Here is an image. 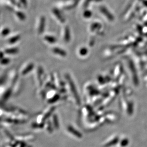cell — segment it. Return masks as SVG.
<instances>
[{
    "label": "cell",
    "mask_w": 147,
    "mask_h": 147,
    "mask_svg": "<svg viewBox=\"0 0 147 147\" xmlns=\"http://www.w3.org/2000/svg\"><path fill=\"white\" fill-rule=\"evenodd\" d=\"M34 65L32 62H27L23 64L19 70L20 76H26L34 69Z\"/></svg>",
    "instance_id": "cell-1"
},
{
    "label": "cell",
    "mask_w": 147,
    "mask_h": 147,
    "mask_svg": "<svg viewBox=\"0 0 147 147\" xmlns=\"http://www.w3.org/2000/svg\"><path fill=\"white\" fill-rule=\"evenodd\" d=\"M67 78L68 81V85L69 86L70 88L71 89V92L73 95L74 97H75V100L76 101V103L79 104L80 103V100L79 96L78 94V92L76 91L75 85H74L73 82L71 78H70L69 77H67Z\"/></svg>",
    "instance_id": "cell-2"
},
{
    "label": "cell",
    "mask_w": 147,
    "mask_h": 147,
    "mask_svg": "<svg viewBox=\"0 0 147 147\" xmlns=\"http://www.w3.org/2000/svg\"><path fill=\"white\" fill-rule=\"evenodd\" d=\"M3 52L7 55H15L18 53L19 49L16 47H8L4 49Z\"/></svg>",
    "instance_id": "cell-3"
},
{
    "label": "cell",
    "mask_w": 147,
    "mask_h": 147,
    "mask_svg": "<svg viewBox=\"0 0 147 147\" xmlns=\"http://www.w3.org/2000/svg\"><path fill=\"white\" fill-rule=\"evenodd\" d=\"M42 70L40 67H38L36 69V74H35V78L36 81L37 83L40 85L41 80H42Z\"/></svg>",
    "instance_id": "cell-4"
},
{
    "label": "cell",
    "mask_w": 147,
    "mask_h": 147,
    "mask_svg": "<svg viewBox=\"0 0 147 147\" xmlns=\"http://www.w3.org/2000/svg\"><path fill=\"white\" fill-rule=\"evenodd\" d=\"M52 51L54 54H55L56 55H59L60 57H65L67 55V53L65 51L59 48L55 47L53 48Z\"/></svg>",
    "instance_id": "cell-5"
},
{
    "label": "cell",
    "mask_w": 147,
    "mask_h": 147,
    "mask_svg": "<svg viewBox=\"0 0 147 147\" xmlns=\"http://www.w3.org/2000/svg\"><path fill=\"white\" fill-rule=\"evenodd\" d=\"M44 39L45 42H47L49 44H54L56 42L55 38L52 36H45L44 37Z\"/></svg>",
    "instance_id": "cell-6"
},
{
    "label": "cell",
    "mask_w": 147,
    "mask_h": 147,
    "mask_svg": "<svg viewBox=\"0 0 147 147\" xmlns=\"http://www.w3.org/2000/svg\"><path fill=\"white\" fill-rule=\"evenodd\" d=\"M64 32V34H63L64 40L65 41V42H68L70 40V34L69 30L68 29L65 28Z\"/></svg>",
    "instance_id": "cell-7"
},
{
    "label": "cell",
    "mask_w": 147,
    "mask_h": 147,
    "mask_svg": "<svg viewBox=\"0 0 147 147\" xmlns=\"http://www.w3.org/2000/svg\"><path fill=\"white\" fill-rule=\"evenodd\" d=\"M10 63V59L8 58L3 57L0 60V65H6Z\"/></svg>",
    "instance_id": "cell-8"
},
{
    "label": "cell",
    "mask_w": 147,
    "mask_h": 147,
    "mask_svg": "<svg viewBox=\"0 0 147 147\" xmlns=\"http://www.w3.org/2000/svg\"><path fill=\"white\" fill-rule=\"evenodd\" d=\"M88 52V50L86 48H81L79 50V54L82 56L86 55Z\"/></svg>",
    "instance_id": "cell-9"
},
{
    "label": "cell",
    "mask_w": 147,
    "mask_h": 147,
    "mask_svg": "<svg viewBox=\"0 0 147 147\" xmlns=\"http://www.w3.org/2000/svg\"><path fill=\"white\" fill-rule=\"evenodd\" d=\"M4 52H2V51H0V60L1 59V58L3 57V55H4Z\"/></svg>",
    "instance_id": "cell-10"
}]
</instances>
